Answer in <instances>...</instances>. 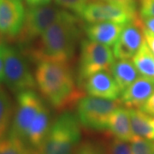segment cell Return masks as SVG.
Masks as SVG:
<instances>
[{
  "label": "cell",
  "instance_id": "obj_10",
  "mask_svg": "<svg viewBox=\"0 0 154 154\" xmlns=\"http://www.w3.org/2000/svg\"><path fill=\"white\" fill-rule=\"evenodd\" d=\"M142 19L137 16L124 26L118 39L113 45V55L117 60L130 59L145 40Z\"/></svg>",
  "mask_w": 154,
  "mask_h": 154
},
{
  "label": "cell",
  "instance_id": "obj_1",
  "mask_svg": "<svg viewBox=\"0 0 154 154\" xmlns=\"http://www.w3.org/2000/svg\"><path fill=\"white\" fill-rule=\"evenodd\" d=\"M40 94L57 110H64L82 99L71 69L66 62L40 61L35 70Z\"/></svg>",
  "mask_w": 154,
  "mask_h": 154
},
{
  "label": "cell",
  "instance_id": "obj_27",
  "mask_svg": "<svg viewBox=\"0 0 154 154\" xmlns=\"http://www.w3.org/2000/svg\"><path fill=\"white\" fill-rule=\"evenodd\" d=\"M140 109L146 114L154 116V94L146 101V103Z\"/></svg>",
  "mask_w": 154,
  "mask_h": 154
},
{
  "label": "cell",
  "instance_id": "obj_22",
  "mask_svg": "<svg viewBox=\"0 0 154 154\" xmlns=\"http://www.w3.org/2000/svg\"><path fill=\"white\" fill-rule=\"evenodd\" d=\"M131 142L132 154H154V142L134 135Z\"/></svg>",
  "mask_w": 154,
  "mask_h": 154
},
{
  "label": "cell",
  "instance_id": "obj_12",
  "mask_svg": "<svg viewBox=\"0 0 154 154\" xmlns=\"http://www.w3.org/2000/svg\"><path fill=\"white\" fill-rule=\"evenodd\" d=\"M110 72L103 70L88 77L83 83L86 92L94 97L112 100L119 99L121 91Z\"/></svg>",
  "mask_w": 154,
  "mask_h": 154
},
{
  "label": "cell",
  "instance_id": "obj_6",
  "mask_svg": "<svg viewBox=\"0 0 154 154\" xmlns=\"http://www.w3.org/2000/svg\"><path fill=\"white\" fill-rule=\"evenodd\" d=\"M45 105L42 99L33 89L18 93L17 106L13 112L8 135L25 143L28 128Z\"/></svg>",
  "mask_w": 154,
  "mask_h": 154
},
{
  "label": "cell",
  "instance_id": "obj_32",
  "mask_svg": "<svg viewBox=\"0 0 154 154\" xmlns=\"http://www.w3.org/2000/svg\"><path fill=\"white\" fill-rule=\"evenodd\" d=\"M4 82V62H3V57L1 52V47H0V82Z\"/></svg>",
  "mask_w": 154,
  "mask_h": 154
},
{
  "label": "cell",
  "instance_id": "obj_7",
  "mask_svg": "<svg viewBox=\"0 0 154 154\" xmlns=\"http://www.w3.org/2000/svg\"><path fill=\"white\" fill-rule=\"evenodd\" d=\"M115 62L113 51L105 45L91 39L82 42L81 57L78 69L79 83H84L88 77L99 71H110Z\"/></svg>",
  "mask_w": 154,
  "mask_h": 154
},
{
  "label": "cell",
  "instance_id": "obj_2",
  "mask_svg": "<svg viewBox=\"0 0 154 154\" xmlns=\"http://www.w3.org/2000/svg\"><path fill=\"white\" fill-rule=\"evenodd\" d=\"M80 37L78 20L74 15L63 11L59 17L40 36L38 46L31 51V57L40 61L66 62L75 53Z\"/></svg>",
  "mask_w": 154,
  "mask_h": 154
},
{
  "label": "cell",
  "instance_id": "obj_15",
  "mask_svg": "<svg viewBox=\"0 0 154 154\" xmlns=\"http://www.w3.org/2000/svg\"><path fill=\"white\" fill-rule=\"evenodd\" d=\"M50 126V112L45 105L28 128L25 143L29 148L38 151L48 133Z\"/></svg>",
  "mask_w": 154,
  "mask_h": 154
},
{
  "label": "cell",
  "instance_id": "obj_21",
  "mask_svg": "<svg viewBox=\"0 0 154 154\" xmlns=\"http://www.w3.org/2000/svg\"><path fill=\"white\" fill-rule=\"evenodd\" d=\"M35 152L22 140L9 135L0 140V154H34Z\"/></svg>",
  "mask_w": 154,
  "mask_h": 154
},
{
  "label": "cell",
  "instance_id": "obj_16",
  "mask_svg": "<svg viewBox=\"0 0 154 154\" xmlns=\"http://www.w3.org/2000/svg\"><path fill=\"white\" fill-rule=\"evenodd\" d=\"M107 129L116 138L130 142L134 137V134L131 128L128 109L121 106L116 108L109 118Z\"/></svg>",
  "mask_w": 154,
  "mask_h": 154
},
{
  "label": "cell",
  "instance_id": "obj_11",
  "mask_svg": "<svg viewBox=\"0 0 154 154\" xmlns=\"http://www.w3.org/2000/svg\"><path fill=\"white\" fill-rule=\"evenodd\" d=\"M26 11L21 1L0 0V34L9 38L19 35Z\"/></svg>",
  "mask_w": 154,
  "mask_h": 154
},
{
  "label": "cell",
  "instance_id": "obj_14",
  "mask_svg": "<svg viewBox=\"0 0 154 154\" xmlns=\"http://www.w3.org/2000/svg\"><path fill=\"white\" fill-rule=\"evenodd\" d=\"M124 26L112 22L89 23L85 27V32L89 39L111 46L118 39Z\"/></svg>",
  "mask_w": 154,
  "mask_h": 154
},
{
  "label": "cell",
  "instance_id": "obj_34",
  "mask_svg": "<svg viewBox=\"0 0 154 154\" xmlns=\"http://www.w3.org/2000/svg\"><path fill=\"white\" fill-rule=\"evenodd\" d=\"M18 1H21V0H18Z\"/></svg>",
  "mask_w": 154,
  "mask_h": 154
},
{
  "label": "cell",
  "instance_id": "obj_33",
  "mask_svg": "<svg viewBox=\"0 0 154 154\" xmlns=\"http://www.w3.org/2000/svg\"><path fill=\"white\" fill-rule=\"evenodd\" d=\"M34 154H38V152H34Z\"/></svg>",
  "mask_w": 154,
  "mask_h": 154
},
{
  "label": "cell",
  "instance_id": "obj_8",
  "mask_svg": "<svg viewBox=\"0 0 154 154\" xmlns=\"http://www.w3.org/2000/svg\"><path fill=\"white\" fill-rule=\"evenodd\" d=\"M79 16L88 23L112 22L126 25L138 15L136 9L134 8L104 1H92Z\"/></svg>",
  "mask_w": 154,
  "mask_h": 154
},
{
  "label": "cell",
  "instance_id": "obj_31",
  "mask_svg": "<svg viewBox=\"0 0 154 154\" xmlns=\"http://www.w3.org/2000/svg\"><path fill=\"white\" fill-rule=\"evenodd\" d=\"M51 0H26L27 4L29 6H42L47 5L51 3Z\"/></svg>",
  "mask_w": 154,
  "mask_h": 154
},
{
  "label": "cell",
  "instance_id": "obj_19",
  "mask_svg": "<svg viewBox=\"0 0 154 154\" xmlns=\"http://www.w3.org/2000/svg\"><path fill=\"white\" fill-rule=\"evenodd\" d=\"M132 59L133 63L141 75L154 79V54L146 40H144Z\"/></svg>",
  "mask_w": 154,
  "mask_h": 154
},
{
  "label": "cell",
  "instance_id": "obj_28",
  "mask_svg": "<svg viewBox=\"0 0 154 154\" xmlns=\"http://www.w3.org/2000/svg\"><path fill=\"white\" fill-rule=\"evenodd\" d=\"M92 1H104V2L114 3V4H118L127 7L136 9V0H92Z\"/></svg>",
  "mask_w": 154,
  "mask_h": 154
},
{
  "label": "cell",
  "instance_id": "obj_25",
  "mask_svg": "<svg viewBox=\"0 0 154 154\" xmlns=\"http://www.w3.org/2000/svg\"><path fill=\"white\" fill-rule=\"evenodd\" d=\"M58 5L62 6L65 9L80 14L85 6L88 5V0H55Z\"/></svg>",
  "mask_w": 154,
  "mask_h": 154
},
{
  "label": "cell",
  "instance_id": "obj_9",
  "mask_svg": "<svg viewBox=\"0 0 154 154\" xmlns=\"http://www.w3.org/2000/svg\"><path fill=\"white\" fill-rule=\"evenodd\" d=\"M62 11L52 6H30L26 11L23 27L19 34L21 42L27 44L40 37L59 17Z\"/></svg>",
  "mask_w": 154,
  "mask_h": 154
},
{
  "label": "cell",
  "instance_id": "obj_13",
  "mask_svg": "<svg viewBox=\"0 0 154 154\" xmlns=\"http://www.w3.org/2000/svg\"><path fill=\"white\" fill-rule=\"evenodd\" d=\"M154 94V79L141 75L120 95L122 105L128 109H140Z\"/></svg>",
  "mask_w": 154,
  "mask_h": 154
},
{
  "label": "cell",
  "instance_id": "obj_18",
  "mask_svg": "<svg viewBox=\"0 0 154 154\" xmlns=\"http://www.w3.org/2000/svg\"><path fill=\"white\" fill-rule=\"evenodd\" d=\"M131 128L134 135L154 140V116L140 109H128Z\"/></svg>",
  "mask_w": 154,
  "mask_h": 154
},
{
  "label": "cell",
  "instance_id": "obj_17",
  "mask_svg": "<svg viewBox=\"0 0 154 154\" xmlns=\"http://www.w3.org/2000/svg\"><path fill=\"white\" fill-rule=\"evenodd\" d=\"M110 73L120 89L121 94L139 77L137 69L129 59L114 62L110 69Z\"/></svg>",
  "mask_w": 154,
  "mask_h": 154
},
{
  "label": "cell",
  "instance_id": "obj_3",
  "mask_svg": "<svg viewBox=\"0 0 154 154\" xmlns=\"http://www.w3.org/2000/svg\"><path fill=\"white\" fill-rule=\"evenodd\" d=\"M75 113L65 111L51 124L38 154H75L80 145L82 130Z\"/></svg>",
  "mask_w": 154,
  "mask_h": 154
},
{
  "label": "cell",
  "instance_id": "obj_23",
  "mask_svg": "<svg viewBox=\"0 0 154 154\" xmlns=\"http://www.w3.org/2000/svg\"><path fill=\"white\" fill-rule=\"evenodd\" d=\"M106 154H132L131 146L127 141L122 140L120 139L114 138L111 140L107 146L105 151Z\"/></svg>",
  "mask_w": 154,
  "mask_h": 154
},
{
  "label": "cell",
  "instance_id": "obj_30",
  "mask_svg": "<svg viewBox=\"0 0 154 154\" xmlns=\"http://www.w3.org/2000/svg\"><path fill=\"white\" fill-rule=\"evenodd\" d=\"M141 19H142L145 28L154 33V17L141 18Z\"/></svg>",
  "mask_w": 154,
  "mask_h": 154
},
{
  "label": "cell",
  "instance_id": "obj_5",
  "mask_svg": "<svg viewBox=\"0 0 154 154\" xmlns=\"http://www.w3.org/2000/svg\"><path fill=\"white\" fill-rule=\"evenodd\" d=\"M119 99H107L94 96L83 97L78 101L77 116L83 126L93 130H105L112 112L121 106Z\"/></svg>",
  "mask_w": 154,
  "mask_h": 154
},
{
  "label": "cell",
  "instance_id": "obj_20",
  "mask_svg": "<svg viewBox=\"0 0 154 154\" xmlns=\"http://www.w3.org/2000/svg\"><path fill=\"white\" fill-rule=\"evenodd\" d=\"M13 116V106L8 94L0 87V140L9 132Z\"/></svg>",
  "mask_w": 154,
  "mask_h": 154
},
{
  "label": "cell",
  "instance_id": "obj_4",
  "mask_svg": "<svg viewBox=\"0 0 154 154\" xmlns=\"http://www.w3.org/2000/svg\"><path fill=\"white\" fill-rule=\"evenodd\" d=\"M4 62V82L14 93L32 90L36 87L35 77L22 52L9 45L0 44Z\"/></svg>",
  "mask_w": 154,
  "mask_h": 154
},
{
  "label": "cell",
  "instance_id": "obj_29",
  "mask_svg": "<svg viewBox=\"0 0 154 154\" xmlns=\"http://www.w3.org/2000/svg\"><path fill=\"white\" fill-rule=\"evenodd\" d=\"M144 38L149 48L154 54V33L144 28Z\"/></svg>",
  "mask_w": 154,
  "mask_h": 154
},
{
  "label": "cell",
  "instance_id": "obj_26",
  "mask_svg": "<svg viewBox=\"0 0 154 154\" xmlns=\"http://www.w3.org/2000/svg\"><path fill=\"white\" fill-rule=\"evenodd\" d=\"M140 17H154V0H140Z\"/></svg>",
  "mask_w": 154,
  "mask_h": 154
},
{
  "label": "cell",
  "instance_id": "obj_24",
  "mask_svg": "<svg viewBox=\"0 0 154 154\" xmlns=\"http://www.w3.org/2000/svg\"><path fill=\"white\" fill-rule=\"evenodd\" d=\"M75 154H106L104 148L97 143L85 141L77 147Z\"/></svg>",
  "mask_w": 154,
  "mask_h": 154
}]
</instances>
